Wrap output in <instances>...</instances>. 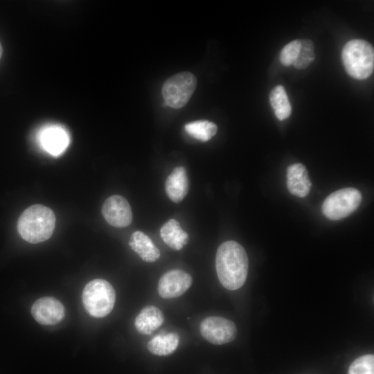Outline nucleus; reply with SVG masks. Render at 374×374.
<instances>
[{
    "mask_svg": "<svg viewBox=\"0 0 374 374\" xmlns=\"http://www.w3.org/2000/svg\"><path fill=\"white\" fill-rule=\"evenodd\" d=\"M361 202L362 194L357 189L344 188L329 195L323 201L321 210L328 219L338 220L353 213Z\"/></svg>",
    "mask_w": 374,
    "mask_h": 374,
    "instance_id": "6",
    "label": "nucleus"
},
{
    "mask_svg": "<svg viewBox=\"0 0 374 374\" xmlns=\"http://www.w3.org/2000/svg\"><path fill=\"white\" fill-rule=\"evenodd\" d=\"M2 52H3V49H2L1 44V43H0V59H1V55H2Z\"/></svg>",
    "mask_w": 374,
    "mask_h": 374,
    "instance_id": "23",
    "label": "nucleus"
},
{
    "mask_svg": "<svg viewBox=\"0 0 374 374\" xmlns=\"http://www.w3.org/2000/svg\"><path fill=\"white\" fill-rule=\"evenodd\" d=\"M31 314L36 321L42 325H55L63 319L64 308L57 299L45 296L33 303Z\"/></svg>",
    "mask_w": 374,
    "mask_h": 374,
    "instance_id": "10",
    "label": "nucleus"
},
{
    "mask_svg": "<svg viewBox=\"0 0 374 374\" xmlns=\"http://www.w3.org/2000/svg\"><path fill=\"white\" fill-rule=\"evenodd\" d=\"M348 374H374V355H364L351 364Z\"/></svg>",
    "mask_w": 374,
    "mask_h": 374,
    "instance_id": "21",
    "label": "nucleus"
},
{
    "mask_svg": "<svg viewBox=\"0 0 374 374\" xmlns=\"http://www.w3.org/2000/svg\"><path fill=\"white\" fill-rule=\"evenodd\" d=\"M102 213L106 221L115 227H126L132 221L130 205L121 195H115L108 197L103 205Z\"/></svg>",
    "mask_w": 374,
    "mask_h": 374,
    "instance_id": "9",
    "label": "nucleus"
},
{
    "mask_svg": "<svg viewBox=\"0 0 374 374\" xmlns=\"http://www.w3.org/2000/svg\"><path fill=\"white\" fill-rule=\"evenodd\" d=\"M191 276L181 269H172L159 279L157 291L163 299L177 298L182 295L191 286Z\"/></svg>",
    "mask_w": 374,
    "mask_h": 374,
    "instance_id": "8",
    "label": "nucleus"
},
{
    "mask_svg": "<svg viewBox=\"0 0 374 374\" xmlns=\"http://www.w3.org/2000/svg\"><path fill=\"white\" fill-rule=\"evenodd\" d=\"M269 101L278 120H285L290 116L292 107L283 86L277 85L271 91Z\"/></svg>",
    "mask_w": 374,
    "mask_h": 374,
    "instance_id": "18",
    "label": "nucleus"
},
{
    "mask_svg": "<svg viewBox=\"0 0 374 374\" xmlns=\"http://www.w3.org/2000/svg\"><path fill=\"white\" fill-rule=\"evenodd\" d=\"M311 186L308 172L305 166L296 163L287 168V187L291 194L299 197H304L309 193Z\"/></svg>",
    "mask_w": 374,
    "mask_h": 374,
    "instance_id": "12",
    "label": "nucleus"
},
{
    "mask_svg": "<svg viewBox=\"0 0 374 374\" xmlns=\"http://www.w3.org/2000/svg\"><path fill=\"white\" fill-rule=\"evenodd\" d=\"M341 58L346 72L353 78L366 79L373 71V48L364 39L348 41L343 48Z\"/></svg>",
    "mask_w": 374,
    "mask_h": 374,
    "instance_id": "3",
    "label": "nucleus"
},
{
    "mask_svg": "<svg viewBox=\"0 0 374 374\" xmlns=\"http://www.w3.org/2000/svg\"><path fill=\"white\" fill-rule=\"evenodd\" d=\"M55 215L48 207L34 204L27 208L17 221V231L21 237L30 243L48 240L53 234Z\"/></svg>",
    "mask_w": 374,
    "mask_h": 374,
    "instance_id": "2",
    "label": "nucleus"
},
{
    "mask_svg": "<svg viewBox=\"0 0 374 374\" xmlns=\"http://www.w3.org/2000/svg\"><path fill=\"white\" fill-rule=\"evenodd\" d=\"M166 193L170 200L178 203L183 200L188 191V179L185 168H175L168 177L165 184Z\"/></svg>",
    "mask_w": 374,
    "mask_h": 374,
    "instance_id": "13",
    "label": "nucleus"
},
{
    "mask_svg": "<svg viewBox=\"0 0 374 374\" xmlns=\"http://www.w3.org/2000/svg\"><path fill=\"white\" fill-rule=\"evenodd\" d=\"M39 139L42 148L53 156L61 154L69 144L67 132L57 125L48 126L43 129Z\"/></svg>",
    "mask_w": 374,
    "mask_h": 374,
    "instance_id": "11",
    "label": "nucleus"
},
{
    "mask_svg": "<svg viewBox=\"0 0 374 374\" xmlns=\"http://www.w3.org/2000/svg\"><path fill=\"white\" fill-rule=\"evenodd\" d=\"M164 317L161 310L156 306L143 308L136 316L134 325L136 330L142 335H150L162 325Z\"/></svg>",
    "mask_w": 374,
    "mask_h": 374,
    "instance_id": "14",
    "label": "nucleus"
},
{
    "mask_svg": "<svg viewBox=\"0 0 374 374\" xmlns=\"http://www.w3.org/2000/svg\"><path fill=\"white\" fill-rule=\"evenodd\" d=\"M197 78L191 73L184 71L167 79L162 87L166 105L179 109L185 106L194 93Z\"/></svg>",
    "mask_w": 374,
    "mask_h": 374,
    "instance_id": "5",
    "label": "nucleus"
},
{
    "mask_svg": "<svg viewBox=\"0 0 374 374\" xmlns=\"http://www.w3.org/2000/svg\"><path fill=\"white\" fill-rule=\"evenodd\" d=\"M301 48L300 39L290 42L280 51V61L285 66L293 65L296 60Z\"/></svg>",
    "mask_w": 374,
    "mask_h": 374,
    "instance_id": "22",
    "label": "nucleus"
},
{
    "mask_svg": "<svg viewBox=\"0 0 374 374\" xmlns=\"http://www.w3.org/2000/svg\"><path fill=\"white\" fill-rule=\"evenodd\" d=\"M129 245L145 262H152L160 257L158 248L152 240L141 231H137L131 235Z\"/></svg>",
    "mask_w": 374,
    "mask_h": 374,
    "instance_id": "15",
    "label": "nucleus"
},
{
    "mask_svg": "<svg viewBox=\"0 0 374 374\" xmlns=\"http://www.w3.org/2000/svg\"><path fill=\"white\" fill-rule=\"evenodd\" d=\"M300 51L293 65L296 69H303L308 67L315 59L314 46L312 41L310 39H300Z\"/></svg>",
    "mask_w": 374,
    "mask_h": 374,
    "instance_id": "20",
    "label": "nucleus"
},
{
    "mask_svg": "<svg viewBox=\"0 0 374 374\" xmlns=\"http://www.w3.org/2000/svg\"><path fill=\"white\" fill-rule=\"evenodd\" d=\"M202 336L208 342L222 345L235 339L237 335L235 324L231 320L221 317H208L200 323Z\"/></svg>",
    "mask_w": 374,
    "mask_h": 374,
    "instance_id": "7",
    "label": "nucleus"
},
{
    "mask_svg": "<svg viewBox=\"0 0 374 374\" xmlns=\"http://www.w3.org/2000/svg\"><path fill=\"white\" fill-rule=\"evenodd\" d=\"M184 128L189 135L203 142L209 141L217 131V125L207 120H198L188 123Z\"/></svg>",
    "mask_w": 374,
    "mask_h": 374,
    "instance_id": "19",
    "label": "nucleus"
},
{
    "mask_svg": "<svg viewBox=\"0 0 374 374\" xmlns=\"http://www.w3.org/2000/svg\"><path fill=\"white\" fill-rule=\"evenodd\" d=\"M82 300L87 312L92 317L101 318L112 310L116 294L112 285L104 279H94L84 287Z\"/></svg>",
    "mask_w": 374,
    "mask_h": 374,
    "instance_id": "4",
    "label": "nucleus"
},
{
    "mask_svg": "<svg viewBox=\"0 0 374 374\" xmlns=\"http://www.w3.org/2000/svg\"><path fill=\"white\" fill-rule=\"evenodd\" d=\"M160 235L163 242L175 250L181 249L188 241V234L175 219L169 220L161 226Z\"/></svg>",
    "mask_w": 374,
    "mask_h": 374,
    "instance_id": "16",
    "label": "nucleus"
},
{
    "mask_svg": "<svg viewBox=\"0 0 374 374\" xmlns=\"http://www.w3.org/2000/svg\"><path fill=\"white\" fill-rule=\"evenodd\" d=\"M215 268L222 285L229 290L240 288L246 281L249 260L244 247L238 242L229 240L218 247Z\"/></svg>",
    "mask_w": 374,
    "mask_h": 374,
    "instance_id": "1",
    "label": "nucleus"
},
{
    "mask_svg": "<svg viewBox=\"0 0 374 374\" xmlns=\"http://www.w3.org/2000/svg\"><path fill=\"white\" fill-rule=\"evenodd\" d=\"M179 342V335L177 333L170 332L154 337L148 342L147 348L153 355L166 356L177 349Z\"/></svg>",
    "mask_w": 374,
    "mask_h": 374,
    "instance_id": "17",
    "label": "nucleus"
}]
</instances>
